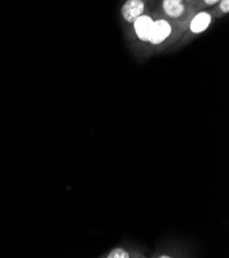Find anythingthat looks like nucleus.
<instances>
[{"label":"nucleus","mask_w":229,"mask_h":258,"mask_svg":"<svg viewBox=\"0 0 229 258\" xmlns=\"http://www.w3.org/2000/svg\"><path fill=\"white\" fill-rule=\"evenodd\" d=\"M212 23V16L208 12H199L196 14L189 25V29L193 34H200L205 32Z\"/></svg>","instance_id":"nucleus-4"},{"label":"nucleus","mask_w":229,"mask_h":258,"mask_svg":"<svg viewBox=\"0 0 229 258\" xmlns=\"http://www.w3.org/2000/svg\"><path fill=\"white\" fill-rule=\"evenodd\" d=\"M108 258H129L130 257V254L129 252L122 249V248H116L114 250H112L108 256Z\"/></svg>","instance_id":"nucleus-6"},{"label":"nucleus","mask_w":229,"mask_h":258,"mask_svg":"<svg viewBox=\"0 0 229 258\" xmlns=\"http://www.w3.org/2000/svg\"><path fill=\"white\" fill-rule=\"evenodd\" d=\"M172 26L165 19H158L154 23L149 42L154 45H159L165 42L172 34Z\"/></svg>","instance_id":"nucleus-1"},{"label":"nucleus","mask_w":229,"mask_h":258,"mask_svg":"<svg viewBox=\"0 0 229 258\" xmlns=\"http://www.w3.org/2000/svg\"><path fill=\"white\" fill-rule=\"evenodd\" d=\"M155 20L148 15H142L134 23V30L137 37L144 42H149Z\"/></svg>","instance_id":"nucleus-3"},{"label":"nucleus","mask_w":229,"mask_h":258,"mask_svg":"<svg viewBox=\"0 0 229 258\" xmlns=\"http://www.w3.org/2000/svg\"><path fill=\"white\" fill-rule=\"evenodd\" d=\"M163 10L168 17L179 19L184 15L186 9L183 0H164Z\"/></svg>","instance_id":"nucleus-5"},{"label":"nucleus","mask_w":229,"mask_h":258,"mask_svg":"<svg viewBox=\"0 0 229 258\" xmlns=\"http://www.w3.org/2000/svg\"><path fill=\"white\" fill-rule=\"evenodd\" d=\"M145 4L143 0H126L121 8V16L128 22L133 24L139 17L144 15Z\"/></svg>","instance_id":"nucleus-2"},{"label":"nucleus","mask_w":229,"mask_h":258,"mask_svg":"<svg viewBox=\"0 0 229 258\" xmlns=\"http://www.w3.org/2000/svg\"><path fill=\"white\" fill-rule=\"evenodd\" d=\"M220 0H203V3H205L207 6H214L216 4H219Z\"/></svg>","instance_id":"nucleus-8"},{"label":"nucleus","mask_w":229,"mask_h":258,"mask_svg":"<svg viewBox=\"0 0 229 258\" xmlns=\"http://www.w3.org/2000/svg\"><path fill=\"white\" fill-rule=\"evenodd\" d=\"M219 7L222 13L228 14L229 13V0H220Z\"/></svg>","instance_id":"nucleus-7"}]
</instances>
